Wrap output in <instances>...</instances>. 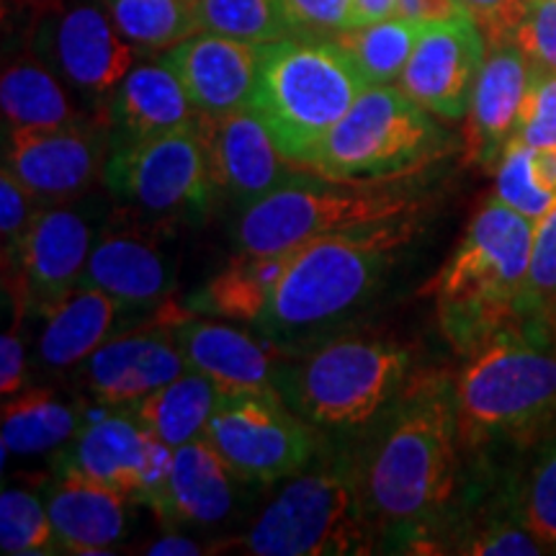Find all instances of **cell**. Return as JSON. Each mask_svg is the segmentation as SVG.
<instances>
[{
  "label": "cell",
  "mask_w": 556,
  "mask_h": 556,
  "mask_svg": "<svg viewBox=\"0 0 556 556\" xmlns=\"http://www.w3.org/2000/svg\"><path fill=\"white\" fill-rule=\"evenodd\" d=\"M458 448L454 379L441 371L409 377L353 467L377 526L422 541L456 492Z\"/></svg>",
  "instance_id": "6da1fadb"
},
{
  "label": "cell",
  "mask_w": 556,
  "mask_h": 556,
  "mask_svg": "<svg viewBox=\"0 0 556 556\" xmlns=\"http://www.w3.org/2000/svg\"><path fill=\"white\" fill-rule=\"evenodd\" d=\"M242 479L204 438L173 451L170 467L155 490L144 497L165 523L184 528L219 526L238 510Z\"/></svg>",
  "instance_id": "603a6c76"
},
{
  "label": "cell",
  "mask_w": 556,
  "mask_h": 556,
  "mask_svg": "<svg viewBox=\"0 0 556 556\" xmlns=\"http://www.w3.org/2000/svg\"><path fill=\"white\" fill-rule=\"evenodd\" d=\"M199 31L222 34L255 45L291 37L281 0H197Z\"/></svg>",
  "instance_id": "d6a6232c"
},
{
  "label": "cell",
  "mask_w": 556,
  "mask_h": 556,
  "mask_svg": "<svg viewBox=\"0 0 556 556\" xmlns=\"http://www.w3.org/2000/svg\"><path fill=\"white\" fill-rule=\"evenodd\" d=\"M523 319H536L556 330V206L533 229Z\"/></svg>",
  "instance_id": "8d00e7d4"
},
{
  "label": "cell",
  "mask_w": 556,
  "mask_h": 556,
  "mask_svg": "<svg viewBox=\"0 0 556 556\" xmlns=\"http://www.w3.org/2000/svg\"><path fill=\"white\" fill-rule=\"evenodd\" d=\"M101 184L119 212L170 229L197 225L217 197L199 122L111 148Z\"/></svg>",
  "instance_id": "30bf717a"
},
{
  "label": "cell",
  "mask_w": 556,
  "mask_h": 556,
  "mask_svg": "<svg viewBox=\"0 0 556 556\" xmlns=\"http://www.w3.org/2000/svg\"><path fill=\"white\" fill-rule=\"evenodd\" d=\"M513 142L533 150H556V73L533 67V80Z\"/></svg>",
  "instance_id": "74e56055"
},
{
  "label": "cell",
  "mask_w": 556,
  "mask_h": 556,
  "mask_svg": "<svg viewBox=\"0 0 556 556\" xmlns=\"http://www.w3.org/2000/svg\"><path fill=\"white\" fill-rule=\"evenodd\" d=\"M201 116L250 109L258 86L261 45L199 31L160 58Z\"/></svg>",
  "instance_id": "44dd1931"
},
{
  "label": "cell",
  "mask_w": 556,
  "mask_h": 556,
  "mask_svg": "<svg viewBox=\"0 0 556 556\" xmlns=\"http://www.w3.org/2000/svg\"><path fill=\"white\" fill-rule=\"evenodd\" d=\"M495 197L531 222H539L552 212L556 206V193L541 184L536 173V150L520 142L507 144L505 155L497 163Z\"/></svg>",
  "instance_id": "d590c367"
},
{
  "label": "cell",
  "mask_w": 556,
  "mask_h": 556,
  "mask_svg": "<svg viewBox=\"0 0 556 556\" xmlns=\"http://www.w3.org/2000/svg\"><path fill=\"white\" fill-rule=\"evenodd\" d=\"M173 451L139 426L131 407H101L99 415L83 420L62 451L60 467L80 471L127 500L144 503L168 471Z\"/></svg>",
  "instance_id": "2e32d148"
},
{
  "label": "cell",
  "mask_w": 556,
  "mask_h": 556,
  "mask_svg": "<svg viewBox=\"0 0 556 556\" xmlns=\"http://www.w3.org/2000/svg\"><path fill=\"white\" fill-rule=\"evenodd\" d=\"M111 135L103 119H78L47 129L5 131L3 168L41 204L86 197L103 178Z\"/></svg>",
  "instance_id": "9a60e30c"
},
{
  "label": "cell",
  "mask_w": 556,
  "mask_h": 556,
  "mask_svg": "<svg viewBox=\"0 0 556 556\" xmlns=\"http://www.w3.org/2000/svg\"><path fill=\"white\" fill-rule=\"evenodd\" d=\"M415 232L417 217L389 219L296 248L258 328L276 343H294L345 317L379 289Z\"/></svg>",
  "instance_id": "277c9868"
},
{
  "label": "cell",
  "mask_w": 556,
  "mask_h": 556,
  "mask_svg": "<svg viewBox=\"0 0 556 556\" xmlns=\"http://www.w3.org/2000/svg\"><path fill=\"white\" fill-rule=\"evenodd\" d=\"M446 152L433 114L400 86H368L348 109L309 170L338 180H400L428 168Z\"/></svg>",
  "instance_id": "ba28073f"
},
{
  "label": "cell",
  "mask_w": 556,
  "mask_h": 556,
  "mask_svg": "<svg viewBox=\"0 0 556 556\" xmlns=\"http://www.w3.org/2000/svg\"><path fill=\"white\" fill-rule=\"evenodd\" d=\"M464 5L462 0H400L397 16H407L420 24H430V21H443L462 16Z\"/></svg>",
  "instance_id": "f6af8a7d"
},
{
  "label": "cell",
  "mask_w": 556,
  "mask_h": 556,
  "mask_svg": "<svg viewBox=\"0 0 556 556\" xmlns=\"http://www.w3.org/2000/svg\"><path fill=\"white\" fill-rule=\"evenodd\" d=\"M422 26L426 24L407 16H392L377 24L351 26V29L332 34L330 39L356 62L368 86H384V83L400 80L420 39Z\"/></svg>",
  "instance_id": "4dcf8cb0"
},
{
  "label": "cell",
  "mask_w": 556,
  "mask_h": 556,
  "mask_svg": "<svg viewBox=\"0 0 556 556\" xmlns=\"http://www.w3.org/2000/svg\"><path fill=\"white\" fill-rule=\"evenodd\" d=\"M486 41L469 13L422 26L400 88L422 109L446 122L467 116Z\"/></svg>",
  "instance_id": "e0dca14e"
},
{
  "label": "cell",
  "mask_w": 556,
  "mask_h": 556,
  "mask_svg": "<svg viewBox=\"0 0 556 556\" xmlns=\"http://www.w3.org/2000/svg\"><path fill=\"white\" fill-rule=\"evenodd\" d=\"M531 80L533 65L516 41L486 47L464 129V160L469 165L497 168L516 137Z\"/></svg>",
  "instance_id": "7402d4cb"
},
{
  "label": "cell",
  "mask_w": 556,
  "mask_h": 556,
  "mask_svg": "<svg viewBox=\"0 0 556 556\" xmlns=\"http://www.w3.org/2000/svg\"><path fill=\"white\" fill-rule=\"evenodd\" d=\"M516 45L536 70L556 73V0H526Z\"/></svg>",
  "instance_id": "ab89813d"
},
{
  "label": "cell",
  "mask_w": 556,
  "mask_h": 556,
  "mask_svg": "<svg viewBox=\"0 0 556 556\" xmlns=\"http://www.w3.org/2000/svg\"><path fill=\"white\" fill-rule=\"evenodd\" d=\"M178 229L150 225L114 206L78 287H93L119 299L129 309L157 312L170 302L178 255L170 242Z\"/></svg>",
  "instance_id": "4fadbf2b"
},
{
  "label": "cell",
  "mask_w": 556,
  "mask_h": 556,
  "mask_svg": "<svg viewBox=\"0 0 556 556\" xmlns=\"http://www.w3.org/2000/svg\"><path fill=\"white\" fill-rule=\"evenodd\" d=\"M222 400V389L199 371H186L139 400L131 413L139 426L165 446L178 448L204 435L208 417Z\"/></svg>",
  "instance_id": "f1b7e54d"
},
{
  "label": "cell",
  "mask_w": 556,
  "mask_h": 556,
  "mask_svg": "<svg viewBox=\"0 0 556 556\" xmlns=\"http://www.w3.org/2000/svg\"><path fill=\"white\" fill-rule=\"evenodd\" d=\"M516 507L518 520L544 546V552L556 554V430L546 435V446L528 469Z\"/></svg>",
  "instance_id": "e575fe53"
},
{
  "label": "cell",
  "mask_w": 556,
  "mask_h": 556,
  "mask_svg": "<svg viewBox=\"0 0 556 556\" xmlns=\"http://www.w3.org/2000/svg\"><path fill=\"white\" fill-rule=\"evenodd\" d=\"M420 199L397 180H338L299 170L294 178L240 208V253L278 255L317 238L420 214Z\"/></svg>",
  "instance_id": "8992f818"
},
{
  "label": "cell",
  "mask_w": 556,
  "mask_h": 556,
  "mask_svg": "<svg viewBox=\"0 0 556 556\" xmlns=\"http://www.w3.org/2000/svg\"><path fill=\"white\" fill-rule=\"evenodd\" d=\"M486 47L505 45L516 39L520 21L526 16V0H462Z\"/></svg>",
  "instance_id": "7bdbcfd3"
},
{
  "label": "cell",
  "mask_w": 556,
  "mask_h": 556,
  "mask_svg": "<svg viewBox=\"0 0 556 556\" xmlns=\"http://www.w3.org/2000/svg\"><path fill=\"white\" fill-rule=\"evenodd\" d=\"M458 552L464 554H479V556H513V554H528V556H536L544 554V546L533 539V533L520 523H490L484 526L482 531L477 533L475 539H469Z\"/></svg>",
  "instance_id": "ee69618b"
},
{
  "label": "cell",
  "mask_w": 556,
  "mask_h": 556,
  "mask_svg": "<svg viewBox=\"0 0 556 556\" xmlns=\"http://www.w3.org/2000/svg\"><path fill=\"white\" fill-rule=\"evenodd\" d=\"M103 5L137 50L168 52L199 34L197 0H103Z\"/></svg>",
  "instance_id": "1f68e13d"
},
{
  "label": "cell",
  "mask_w": 556,
  "mask_h": 556,
  "mask_svg": "<svg viewBox=\"0 0 556 556\" xmlns=\"http://www.w3.org/2000/svg\"><path fill=\"white\" fill-rule=\"evenodd\" d=\"M368 88L364 73L330 37L291 34L261 45L250 109L296 168L309 170L319 144Z\"/></svg>",
  "instance_id": "5b68a950"
},
{
  "label": "cell",
  "mask_w": 556,
  "mask_h": 556,
  "mask_svg": "<svg viewBox=\"0 0 556 556\" xmlns=\"http://www.w3.org/2000/svg\"><path fill=\"white\" fill-rule=\"evenodd\" d=\"M409 351L377 336H343L287 361L278 392L299 417L319 430L368 426L407 381Z\"/></svg>",
  "instance_id": "52a82bcc"
},
{
  "label": "cell",
  "mask_w": 556,
  "mask_h": 556,
  "mask_svg": "<svg viewBox=\"0 0 556 556\" xmlns=\"http://www.w3.org/2000/svg\"><path fill=\"white\" fill-rule=\"evenodd\" d=\"M178 307H160V323H144L106 340L80 366L83 384L99 407H135L139 400L189 371L168 319Z\"/></svg>",
  "instance_id": "ac0fdd59"
},
{
  "label": "cell",
  "mask_w": 556,
  "mask_h": 556,
  "mask_svg": "<svg viewBox=\"0 0 556 556\" xmlns=\"http://www.w3.org/2000/svg\"><path fill=\"white\" fill-rule=\"evenodd\" d=\"M291 31L302 37H332L351 29L353 0H281Z\"/></svg>",
  "instance_id": "60d3db41"
},
{
  "label": "cell",
  "mask_w": 556,
  "mask_h": 556,
  "mask_svg": "<svg viewBox=\"0 0 556 556\" xmlns=\"http://www.w3.org/2000/svg\"><path fill=\"white\" fill-rule=\"evenodd\" d=\"M462 448L531 446L556 430V330L516 319L467 353L454 377Z\"/></svg>",
  "instance_id": "7a4b0ae2"
},
{
  "label": "cell",
  "mask_w": 556,
  "mask_h": 556,
  "mask_svg": "<svg viewBox=\"0 0 556 556\" xmlns=\"http://www.w3.org/2000/svg\"><path fill=\"white\" fill-rule=\"evenodd\" d=\"M199 131L214 186L225 197L240 201V206L253 204L302 170L283 155L253 109L225 116H201Z\"/></svg>",
  "instance_id": "ffe728a7"
},
{
  "label": "cell",
  "mask_w": 556,
  "mask_h": 556,
  "mask_svg": "<svg viewBox=\"0 0 556 556\" xmlns=\"http://www.w3.org/2000/svg\"><path fill=\"white\" fill-rule=\"evenodd\" d=\"M0 109H3V129H47L78 122L62 80L34 58L16 60L3 70L0 78Z\"/></svg>",
  "instance_id": "f546056e"
},
{
  "label": "cell",
  "mask_w": 556,
  "mask_h": 556,
  "mask_svg": "<svg viewBox=\"0 0 556 556\" xmlns=\"http://www.w3.org/2000/svg\"><path fill=\"white\" fill-rule=\"evenodd\" d=\"M11 302H13V323L11 328L3 332V340H0V394H3V400L24 392L26 377H29V353H26L24 317L31 315V307L29 302L18 294H11Z\"/></svg>",
  "instance_id": "b9f144b4"
},
{
  "label": "cell",
  "mask_w": 556,
  "mask_h": 556,
  "mask_svg": "<svg viewBox=\"0 0 556 556\" xmlns=\"http://www.w3.org/2000/svg\"><path fill=\"white\" fill-rule=\"evenodd\" d=\"M533 229L497 197L486 199L441 270L420 289L433 299L443 336L462 356L523 317Z\"/></svg>",
  "instance_id": "3957f363"
},
{
  "label": "cell",
  "mask_w": 556,
  "mask_h": 556,
  "mask_svg": "<svg viewBox=\"0 0 556 556\" xmlns=\"http://www.w3.org/2000/svg\"><path fill=\"white\" fill-rule=\"evenodd\" d=\"M34 52L62 83L106 99L135 70L139 50L122 37L106 5L65 0L39 18Z\"/></svg>",
  "instance_id": "5bb4252c"
},
{
  "label": "cell",
  "mask_w": 556,
  "mask_h": 556,
  "mask_svg": "<svg viewBox=\"0 0 556 556\" xmlns=\"http://www.w3.org/2000/svg\"><path fill=\"white\" fill-rule=\"evenodd\" d=\"M41 206L45 204L9 168H3L0 173V238H3L5 261L13 258Z\"/></svg>",
  "instance_id": "f35d334b"
},
{
  "label": "cell",
  "mask_w": 556,
  "mask_h": 556,
  "mask_svg": "<svg viewBox=\"0 0 556 556\" xmlns=\"http://www.w3.org/2000/svg\"><path fill=\"white\" fill-rule=\"evenodd\" d=\"M168 328L186 366L212 379L222 394H281L278 374L287 361L276 340L184 309L168 319Z\"/></svg>",
  "instance_id": "d6986e66"
},
{
  "label": "cell",
  "mask_w": 556,
  "mask_h": 556,
  "mask_svg": "<svg viewBox=\"0 0 556 556\" xmlns=\"http://www.w3.org/2000/svg\"><path fill=\"white\" fill-rule=\"evenodd\" d=\"M106 122L111 148L142 142L168 131L191 127L201 119L189 93L163 62L131 70L122 86L109 96Z\"/></svg>",
  "instance_id": "484cf974"
},
{
  "label": "cell",
  "mask_w": 556,
  "mask_h": 556,
  "mask_svg": "<svg viewBox=\"0 0 556 556\" xmlns=\"http://www.w3.org/2000/svg\"><path fill=\"white\" fill-rule=\"evenodd\" d=\"M144 552L157 554V556H199V554H206V548H201L199 541H193V539L165 536V539L152 541Z\"/></svg>",
  "instance_id": "7dc6e473"
},
{
  "label": "cell",
  "mask_w": 556,
  "mask_h": 556,
  "mask_svg": "<svg viewBox=\"0 0 556 556\" xmlns=\"http://www.w3.org/2000/svg\"><path fill=\"white\" fill-rule=\"evenodd\" d=\"M240 544L255 556L371 554L377 520L366 510L353 467L299 471Z\"/></svg>",
  "instance_id": "9c48e42d"
},
{
  "label": "cell",
  "mask_w": 556,
  "mask_h": 556,
  "mask_svg": "<svg viewBox=\"0 0 556 556\" xmlns=\"http://www.w3.org/2000/svg\"><path fill=\"white\" fill-rule=\"evenodd\" d=\"M39 366L62 374L80 368L99 348L127 328V317L139 315L119 299L93 287H75L39 312Z\"/></svg>",
  "instance_id": "d4e9b609"
},
{
  "label": "cell",
  "mask_w": 556,
  "mask_h": 556,
  "mask_svg": "<svg viewBox=\"0 0 556 556\" xmlns=\"http://www.w3.org/2000/svg\"><path fill=\"white\" fill-rule=\"evenodd\" d=\"M41 500L60 552L111 554L127 533L129 500L70 467H58V475L41 484Z\"/></svg>",
  "instance_id": "cb8c5ba5"
},
{
  "label": "cell",
  "mask_w": 556,
  "mask_h": 556,
  "mask_svg": "<svg viewBox=\"0 0 556 556\" xmlns=\"http://www.w3.org/2000/svg\"><path fill=\"white\" fill-rule=\"evenodd\" d=\"M114 212L106 193L47 204L11 258V294L24 296L31 312H41L80 283L90 253ZM9 263V261H5Z\"/></svg>",
  "instance_id": "7c38bea8"
},
{
  "label": "cell",
  "mask_w": 556,
  "mask_h": 556,
  "mask_svg": "<svg viewBox=\"0 0 556 556\" xmlns=\"http://www.w3.org/2000/svg\"><path fill=\"white\" fill-rule=\"evenodd\" d=\"M294 253V250H291ZM291 253L253 255L240 253L219 270L204 289L189 299V307L197 315L238 319L258 328L276 283L287 270Z\"/></svg>",
  "instance_id": "4316f807"
},
{
  "label": "cell",
  "mask_w": 556,
  "mask_h": 556,
  "mask_svg": "<svg viewBox=\"0 0 556 556\" xmlns=\"http://www.w3.org/2000/svg\"><path fill=\"white\" fill-rule=\"evenodd\" d=\"M204 441L245 484L296 477L317 454V433L281 394H222Z\"/></svg>",
  "instance_id": "8fae6325"
},
{
  "label": "cell",
  "mask_w": 556,
  "mask_h": 556,
  "mask_svg": "<svg viewBox=\"0 0 556 556\" xmlns=\"http://www.w3.org/2000/svg\"><path fill=\"white\" fill-rule=\"evenodd\" d=\"M0 552L11 556L60 552L58 533L41 495L11 486L0 497Z\"/></svg>",
  "instance_id": "836d02e7"
},
{
  "label": "cell",
  "mask_w": 556,
  "mask_h": 556,
  "mask_svg": "<svg viewBox=\"0 0 556 556\" xmlns=\"http://www.w3.org/2000/svg\"><path fill=\"white\" fill-rule=\"evenodd\" d=\"M83 420L73 402L50 387H26L3 400V462L13 456H41L65 448Z\"/></svg>",
  "instance_id": "83f0119b"
},
{
  "label": "cell",
  "mask_w": 556,
  "mask_h": 556,
  "mask_svg": "<svg viewBox=\"0 0 556 556\" xmlns=\"http://www.w3.org/2000/svg\"><path fill=\"white\" fill-rule=\"evenodd\" d=\"M13 5H16L18 11H24V13H29V16H34V18H41V16H47V13H52V11H58L62 3H65V0H11Z\"/></svg>",
  "instance_id": "c3c4849f"
},
{
  "label": "cell",
  "mask_w": 556,
  "mask_h": 556,
  "mask_svg": "<svg viewBox=\"0 0 556 556\" xmlns=\"http://www.w3.org/2000/svg\"><path fill=\"white\" fill-rule=\"evenodd\" d=\"M400 0H353L351 26L377 24V21L397 16Z\"/></svg>",
  "instance_id": "bcb514c9"
}]
</instances>
